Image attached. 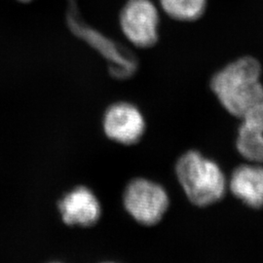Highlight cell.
<instances>
[{
  "instance_id": "6da1fadb",
  "label": "cell",
  "mask_w": 263,
  "mask_h": 263,
  "mask_svg": "<svg viewBox=\"0 0 263 263\" xmlns=\"http://www.w3.org/2000/svg\"><path fill=\"white\" fill-rule=\"evenodd\" d=\"M261 72L256 59L243 57L216 72L211 88L226 111L242 119L263 100Z\"/></svg>"
},
{
  "instance_id": "7a4b0ae2",
  "label": "cell",
  "mask_w": 263,
  "mask_h": 263,
  "mask_svg": "<svg viewBox=\"0 0 263 263\" xmlns=\"http://www.w3.org/2000/svg\"><path fill=\"white\" fill-rule=\"evenodd\" d=\"M176 174L188 200L197 207L211 206L226 194L224 173L215 161L199 151L183 153L176 164Z\"/></svg>"
},
{
  "instance_id": "3957f363",
  "label": "cell",
  "mask_w": 263,
  "mask_h": 263,
  "mask_svg": "<svg viewBox=\"0 0 263 263\" xmlns=\"http://www.w3.org/2000/svg\"><path fill=\"white\" fill-rule=\"evenodd\" d=\"M123 204L137 222L142 226H155L169 209V195L159 183L138 178L131 180L125 188Z\"/></svg>"
},
{
  "instance_id": "277c9868",
  "label": "cell",
  "mask_w": 263,
  "mask_h": 263,
  "mask_svg": "<svg viewBox=\"0 0 263 263\" xmlns=\"http://www.w3.org/2000/svg\"><path fill=\"white\" fill-rule=\"evenodd\" d=\"M159 21V11L151 0H129L120 17L123 33L140 48L152 47L157 42Z\"/></svg>"
},
{
  "instance_id": "5b68a950",
  "label": "cell",
  "mask_w": 263,
  "mask_h": 263,
  "mask_svg": "<svg viewBox=\"0 0 263 263\" xmlns=\"http://www.w3.org/2000/svg\"><path fill=\"white\" fill-rule=\"evenodd\" d=\"M104 130L115 142L132 145L139 142L145 132V120L134 104L119 103L111 105L104 115Z\"/></svg>"
},
{
  "instance_id": "8992f818",
  "label": "cell",
  "mask_w": 263,
  "mask_h": 263,
  "mask_svg": "<svg viewBox=\"0 0 263 263\" xmlns=\"http://www.w3.org/2000/svg\"><path fill=\"white\" fill-rule=\"evenodd\" d=\"M63 221L67 226L83 227L96 224L102 216L99 199L92 190L78 186L68 192L59 202Z\"/></svg>"
},
{
  "instance_id": "52a82bcc",
  "label": "cell",
  "mask_w": 263,
  "mask_h": 263,
  "mask_svg": "<svg viewBox=\"0 0 263 263\" xmlns=\"http://www.w3.org/2000/svg\"><path fill=\"white\" fill-rule=\"evenodd\" d=\"M232 194L248 207H263V167L259 164L238 166L229 181Z\"/></svg>"
},
{
  "instance_id": "ba28073f",
  "label": "cell",
  "mask_w": 263,
  "mask_h": 263,
  "mask_svg": "<svg viewBox=\"0 0 263 263\" xmlns=\"http://www.w3.org/2000/svg\"><path fill=\"white\" fill-rule=\"evenodd\" d=\"M237 151L254 164H263V130L243 121L237 136Z\"/></svg>"
},
{
  "instance_id": "9c48e42d",
  "label": "cell",
  "mask_w": 263,
  "mask_h": 263,
  "mask_svg": "<svg viewBox=\"0 0 263 263\" xmlns=\"http://www.w3.org/2000/svg\"><path fill=\"white\" fill-rule=\"evenodd\" d=\"M159 2L165 14L180 22L199 20L207 8V0H159Z\"/></svg>"
},
{
  "instance_id": "30bf717a",
  "label": "cell",
  "mask_w": 263,
  "mask_h": 263,
  "mask_svg": "<svg viewBox=\"0 0 263 263\" xmlns=\"http://www.w3.org/2000/svg\"><path fill=\"white\" fill-rule=\"evenodd\" d=\"M21 1H28V0H21Z\"/></svg>"
}]
</instances>
